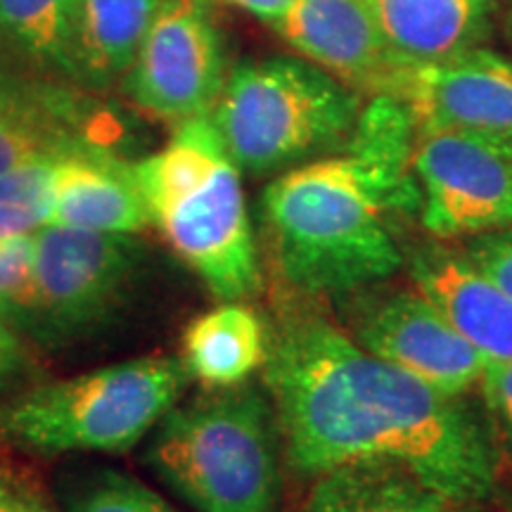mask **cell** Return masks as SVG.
Listing matches in <instances>:
<instances>
[{
	"label": "cell",
	"mask_w": 512,
	"mask_h": 512,
	"mask_svg": "<svg viewBox=\"0 0 512 512\" xmlns=\"http://www.w3.org/2000/svg\"><path fill=\"white\" fill-rule=\"evenodd\" d=\"M418 128L392 95H373L347 143L285 171L261 195V228L287 290L320 299L387 283L406 264L401 219L420 214Z\"/></svg>",
	"instance_id": "7a4b0ae2"
},
{
	"label": "cell",
	"mask_w": 512,
	"mask_h": 512,
	"mask_svg": "<svg viewBox=\"0 0 512 512\" xmlns=\"http://www.w3.org/2000/svg\"><path fill=\"white\" fill-rule=\"evenodd\" d=\"M188 368L145 356L31 389L3 413V430L36 453H124L181 399Z\"/></svg>",
	"instance_id": "8992f818"
},
{
	"label": "cell",
	"mask_w": 512,
	"mask_h": 512,
	"mask_svg": "<svg viewBox=\"0 0 512 512\" xmlns=\"http://www.w3.org/2000/svg\"><path fill=\"white\" fill-rule=\"evenodd\" d=\"M48 223L114 235L145 230L152 219L136 164L107 147H88L57 159Z\"/></svg>",
	"instance_id": "9a60e30c"
},
{
	"label": "cell",
	"mask_w": 512,
	"mask_h": 512,
	"mask_svg": "<svg viewBox=\"0 0 512 512\" xmlns=\"http://www.w3.org/2000/svg\"><path fill=\"white\" fill-rule=\"evenodd\" d=\"M505 29H508L510 43H512V0H508V15H505Z\"/></svg>",
	"instance_id": "f1b7e54d"
},
{
	"label": "cell",
	"mask_w": 512,
	"mask_h": 512,
	"mask_svg": "<svg viewBox=\"0 0 512 512\" xmlns=\"http://www.w3.org/2000/svg\"><path fill=\"white\" fill-rule=\"evenodd\" d=\"M268 323L242 302H223L185 328L183 366L211 389L233 387L264 368Z\"/></svg>",
	"instance_id": "d6986e66"
},
{
	"label": "cell",
	"mask_w": 512,
	"mask_h": 512,
	"mask_svg": "<svg viewBox=\"0 0 512 512\" xmlns=\"http://www.w3.org/2000/svg\"><path fill=\"white\" fill-rule=\"evenodd\" d=\"M152 226L221 302L261 287L259 252L242 190V171L207 117L176 126L162 150L136 164Z\"/></svg>",
	"instance_id": "3957f363"
},
{
	"label": "cell",
	"mask_w": 512,
	"mask_h": 512,
	"mask_svg": "<svg viewBox=\"0 0 512 512\" xmlns=\"http://www.w3.org/2000/svg\"><path fill=\"white\" fill-rule=\"evenodd\" d=\"M31 268H34V235L0 245V313L12 325L29 294Z\"/></svg>",
	"instance_id": "603a6c76"
},
{
	"label": "cell",
	"mask_w": 512,
	"mask_h": 512,
	"mask_svg": "<svg viewBox=\"0 0 512 512\" xmlns=\"http://www.w3.org/2000/svg\"><path fill=\"white\" fill-rule=\"evenodd\" d=\"M117 136L107 114L86 112L67 88L36 76H0V174L88 147L114 150Z\"/></svg>",
	"instance_id": "7c38bea8"
},
{
	"label": "cell",
	"mask_w": 512,
	"mask_h": 512,
	"mask_svg": "<svg viewBox=\"0 0 512 512\" xmlns=\"http://www.w3.org/2000/svg\"><path fill=\"white\" fill-rule=\"evenodd\" d=\"M394 67L441 62L482 46L498 0H370Z\"/></svg>",
	"instance_id": "e0dca14e"
},
{
	"label": "cell",
	"mask_w": 512,
	"mask_h": 512,
	"mask_svg": "<svg viewBox=\"0 0 512 512\" xmlns=\"http://www.w3.org/2000/svg\"><path fill=\"white\" fill-rule=\"evenodd\" d=\"M420 223L437 240L512 226V131H422L413 152Z\"/></svg>",
	"instance_id": "ba28073f"
},
{
	"label": "cell",
	"mask_w": 512,
	"mask_h": 512,
	"mask_svg": "<svg viewBox=\"0 0 512 512\" xmlns=\"http://www.w3.org/2000/svg\"><path fill=\"white\" fill-rule=\"evenodd\" d=\"M361 112V93L316 64L264 57L230 72L209 119L238 169L266 176L339 150Z\"/></svg>",
	"instance_id": "5b68a950"
},
{
	"label": "cell",
	"mask_w": 512,
	"mask_h": 512,
	"mask_svg": "<svg viewBox=\"0 0 512 512\" xmlns=\"http://www.w3.org/2000/svg\"><path fill=\"white\" fill-rule=\"evenodd\" d=\"M164 0H69L62 76L107 88L128 74Z\"/></svg>",
	"instance_id": "2e32d148"
},
{
	"label": "cell",
	"mask_w": 512,
	"mask_h": 512,
	"mask_svg": "<svg viewBox=\"0 0 512 512\" xmlns=\"http://www.w3.org/2000/svg\"><path fill=\"white\" fill-rule=\"evenodd\" d=\"M226 3L238 5V8L252 12V15L264 19V22L273 24L290 10L294 0H226Z\"/></svg>",
	"instance_id": "83f0119b"
},
{
	"label": "cell",
	"mask_w": 512,
	"mask_h": 512,
	"mask_svg": "<svg viewBox=\"0 0 512 512\" xmlns=\"http://www.w3.org/2000/svg\"><path fill=\"white\" fill-rule=\"evenodd\" d=\"M226 86V53L204 0H164L124 76L126 95L150 117H207Z\"/></svg>",
	"instance_id": "9c48e42d"
},
{
	"label": "cell",
	"mask_w": 512,
	"mask_h": 512,
	"mask_svg": "<svg viewBox=\"0 0 512 512\" xmlns=\"http://www.w3.org/2000/svg\"><path fill=\"white\" fill-rule=\"evenodd\" d=\"M67 512H178L138 479L121 472H98L69 498Z\"/></svg>",
	"instance_id": "7402d4cb"
},
{
	"label": "cell",
	"mask_w": 512,
	"mask_h": 512,
	"mask_svg": "<svg viewBox=\"0 0 512 512\" xmlns=\"http://www.w3.org/2000/svg\"><path fill=\"white\" fill-rule=\"evenodd\" d=\"M347 332L373 356L448 396L477 387L486 363L415 287L356 297Z\"/></svg>",
	"instance_id": "30bf717a"
},
{
	"label": "cell",
	"mask_w": 512,
	"mask_h": 512,
	"mask_svg": "<svg viewBox=\"0 0 512 512\" xmlns=\"http://www.w3.org/2000/svg\"><path fill=\"white\" fill-rule=\"evenodd\" d=\"M0 512H50L34 491L12 482H0Z\"/></svg>",
	"instance_id": "4316f807"
},
{
	"label": "cell",
	"mask_w": 512,
	"mask_h": 512,
	"mask_svg": "<svg viewBox=\"0 0 512 512\" xmlns=\"http://www.w3.org/2000/svg\"><path fill=\"white\" fill-rule=\"evenodd\" d=\"M140 264L143 245L131 235L48 223L34 233L31 285L15 328L43 342L100 328L124 306Z\"/></svg>",
	"instance_id": "52a82bcc"
},
{
	"label": "cell",
	"mask_w": 512,
	"mask_h": 512,
	"mask_svg": "<svg viewBox=\"0 0 512 512\" xmlns=\"http://www.w3.org/2000/svg\"><path fill=\"white\" fill-rule=\"evenodd\" d=\"M53 171V159H41L0 174V245L46 226L53 204Z\"/></svg>",
	"instance_id": "44dd1931"
},
{
	"label": "cell",
	"mask_w": 512,
	"mask_h": 512,
	"mask_svg": "<svg viewBox=\"0 0 512 512\" xmlns=\"http://www.w3.org/2000/svg\"><path fill=\"white\" fill-rule=\"evenodd\" d=\"M460 247L512 299V226L472 235Z\"/></svg>",
	"instance_id": "d4e9b609"
},
{
	"label": "cell",
	"mask_w": 512,
	"mask_h": 512,
	"mask_svg": "<svg viewBox=\"0 0 512 512\" xmlns=\"http://www.w3.org/2000/svg\"><path fill=\"white\" fill-rule=\"evenodd\" d=\"M24 363H27V354L19 342L15 325L0 313V389L22 373Z\"/></svg>",
	"instance_id": "484cf974"
},
{
	"label": "cell",
	"mask_w": 512,
	"mask_h": 512,
	"mask_svg": "<svg viewBox=\"0 0 512 512\" xmlns=\"http://www.w3.org/2000/svg\"><path fill=\"white\" fill-rule=\"evenodd\" d=\"M477 387L496 437L512 453V361H486Z\"/></svg>",
	"instance_id": "cb8c5ba5"
},
{
	"label": "cell",
	"mask_w": 512,
	"mask_h": 512,
	"mask_svg": "<svg viewBox=\"0 0 512 512\" xmlns=\"http://www.w3.org/2000/svg\"><path fill=\"white\" fill-rule=\"evenodd\" d=\"M380 93L406 107L418 133L512 131V62L491 50L475 48L441 62L396 67Z\"/></svg>",
	"instance_id": "8fae6325"
},
{
	"label": "cell",
	"mask_w": 512,
	"mask_h": 512,
	"mask_svg": "<svg viewBox=\"0 0 512 512\" xmlns=\"http://www.w3.org/2000/svg\"><path fill=\"white\" fill-rule=\"evenodd\" d=\"M411 283L486 361H512V299L451 242L413 247Z\"/></svg>",
	"instance_id": "4fadbf2b"
},
{
	"label": "cell",
	"mask_w": 512,
	"mask_h": 512,
	"mask_svg": "<svg viewBox=\"0 0 512 512\" xmlns=\"http://www.w3.org/2000/svg\"><path fill=\"white\" fill-rule=\"evenodd\" d=\"M273 29L287 46L358 93L377 95L396 69L370 0H294Z\"/></svg>",
	"instance_id": "5bb4252c"
},
{
	"label": "cell",
	"mask_w": 512,
	"mask_h": 512,
	"mask_svg": "<svg viewBox=\"0 0 512 512\" xmlns=\"http://www.w3.org/2000/svg\"><path fill=\"white\" fill-rule=\"evenodd\" d=\"M280 432L268 394L233 384L159 420L147 465L197 512H275Z\"/></svg>",
	"instance_id": "277c9868"
},
{
	"label": "cell",
	"mask_w": 512,
	"mask_h": 512,
	"mask_svg": "<svg viewBox=\"0 0 512 512\" xmlns=\"http://www.w3.org/2000/svg\"><path fill=\"white\" fill-rule=\"evenodd\" d=\"M69 0H0V57L24 72L62 74Z\"/></svg>",
	"instance_id": "ffe728a7"
},
{
	"label": "cell",
	"mask_w": 512,
	"mask_h": 512,
	"mask_svg": "<svg viewBox=\"0 0 512 512\" xmlns=\"http://www.w3.org/2000/svg\"><path fill=\"white\" fill-rule=\"evenodd\" d=\"M437 486L392 460H351L320 472L304 512H458Z\"/></svg>",
	"instance_id": "ac0fdd59"
},
{
	"label": "cell",
	"mask_w": 512,
	"mask_h": 512,
	"mask_svg": "<svg viewBox=\"0 0 512 512\" xmlns=\"http://www.w3.org/2000/svg\"><path fill=\"white\" fill-rule=\"evenodd\" d=\"M287 463L316 477L351 460H392L460 508L494 494V434L467 406L382 361L287 290L268 323L264 363Z\"/></svg>",
	"instance_id": "6da1fadb"
}]
</instances>
